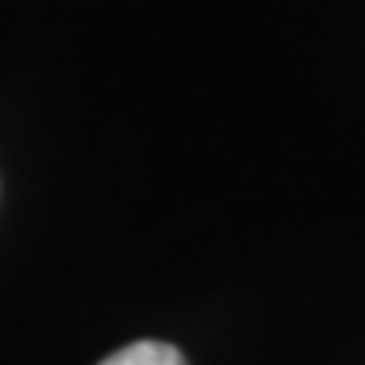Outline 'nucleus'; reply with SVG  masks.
<instances>
[{
	"label": "nucleus",
	"instance_id": "nucleus-1",
	"mask_svg": "<svg viewBox=\"0 0 365 365\" xmlns=\"http://www.w3.org/2000/svg\"><path fill=\"white\" fill-rule=\"evenodd\" d=\"M102 365H186V359L166 341H135L108 355Z\"/></svg>",
	"mask_w": 365,
	"mask_h": 365
}]
</instances>
